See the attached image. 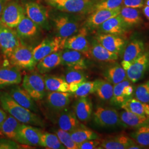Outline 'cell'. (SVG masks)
Wrapping results in <instances>:
<instances>
[{
  "label": "cell",
  "mask_w": 149,
  "mask_h": 149,
  "mask_svg": "<svg viewBox=\"0 0 149 149\" xmlns=\"http://www.w3.org/2000/svg\"><path fill=\"white\" fill-rule=\"evenodd\" d=\"M97 86V80L93 81L83 82L78 87L77 90L72 94L77 98L87 97L90 94L95 92Z\"/></svg>",
  "instance_id": "40"
},
{
  "label": "cell",
  "mask_w": 149,
  "mask_h": 149,
  "mask_svg": "<svg viewBox=\"0 0 149 149\" xmlns=\"http://www.w3.org/2000/svg\"><path fill=\"white\" fill-rule=\"evenodd\" d=\"M0 102L5 111L8 113L19 122L26 124L43 126L44 123L40 118L31 110L17 103L6 92L0 93Z\"/></svg>",
  "instance_id": "1"
},
{
  "label": "cell",
  "mask_w": 149,
  "mask_h": 149,
  "mask_svg": "<svg viewBox=\"0 0 149 149\" xmlns=\"http://www.w3.org/2000/svg\"><path fill=\"white\" fill-rule=\"evenodd\" d=\"M145 5V0H123L122 7L140 8Z\"/></svg>",
  "instance_id": "46"
},
{
  "label": "cell",
  "mask_w": 149,
  "mask_h": 149,
  "mask_svg": "<svg viewBox=\"0 0 149 149\" xmlns=\"http://www.w3.org/2000/svg\"><path fill=\"white\" fill-rule=\"evenodd\" d=\"M25 10L27 17L37 25L42 26L48 19V12L45 8L37 3H27Z\"/></svg>",
  "instance_id": "25"
},
{
  "label": "cell",
  "mask_w": 149,
  "mask_h": 149,
  "mask_svg": "<svg viewBox=\"0 0 149 149\" xmlns=\"http://www.w3.org/2000/svg\"><path fill=\"white\" fill-rule=\"evenodd\" d=\"M85 56L78 51L65 49L61 52V64L70 69L83 70L87 68Z\"/></svg>",
  "instance_id": "12"
},
{
  "label": "cell",
  "mask_w": 149,
  "mask_h": 149,
  "mask_svg": "<svg viewBox=\"0 0 149 149\" xmlns=\"http://www.w3.org/2000/svg\"><path fill=\"white\" fill-rule=\"evenodd\" d=\"M87 32L85 28H82L74 35L68 38L65 42V49L78 51L83 54L86 58L90 59L91 45L87 39Z\"/></svg>",
  "instance_id": "10"
},
{
  "label": "cell",
  "mask_w": 149,
  "mask_h": 149,
  "mask_svg": "<svg viewBox=\"0 0 149 149\" xmlns=\"http://www.w3.org/2000/svg\"><path fill=\"white\" fill-rule=\"evenodd\" d=\"M58 123L60 129L70 133L81 125L74 111L66 108L60 114Z\"/></svg>",
  "instance_id": "23"
},
{
  "label": "cell",
  "mask_w": 149,
  "mask_h": 149,
  "mask_svg": "<svg viewBox=\"0 0 149 149\" xmlns=\"http://www.w3.org/2000/svg\"><path fill=\"white\" fill-rule=\"evenodd\" d=\"M7 117V113L5 112V110H3L1 108H0V128Z\"/></svg>",
  "instance_id": "47"
},
{
  "label": "cell",
  "mask_w": 149,
  "mask_h": 149,
  "mask_svg": "<svg viewBox=\"0 0 149 149\" xmlns=\"http://www.w3.org/2000/svg\"><path fill=\"white\" fill-rule=\"evenodd\" d=\"M92 115L94 123L101 127H124L119 113L114 108L101 106L97 107Z\"/></svg>",
  "instance_id": "2"
},
{
  "label": "cell",
  "mask_w": 149,
  "mask_h": 149,
  "mask_svg": "<svg viewBox=\"0 0 149 149\" xmlns=\"http://www.w3.org/2000/svg\"><path fill=\"white\" fill-rule=\"evenodd\" d=\"M33 50L21 42L9 58L11 64L21 69H33L37 63L34 58Z\"/></svg>",
  "instance_id": "3"
},
{
  "label": "cell",
  "mask_w": 149,
  "mask_h": 149,
  "mask_svg": "<svg viewBox=\"0 0 149 149\" xmlns=\"http://www.w3.org/2000/svg\"><path fill=\"white\" fill-rule=\"evenodd\" d=\"M101 140L100 139L90 140L81 143L78 145V149H98L100 146Z\"/></svg>",
  "instance_id": "44"
},
{
  "label": "cell",
  "mask_w": 149,
  "mask_h": 149,
  "mask_svg": "<svg viewBox=\"0 0 149 149\" xmlns=\"http://www.w3.org/2000/svg\"><path fill=\"white\" fill-rule=\"evenodd\" d=\"M145 52V45L143 41L134 39L129 43L123 52V60L121 65L125 71L130 65Z\"/></svg>",
  "instance_id": "11"
},
{
  "label": "cell",
  "mask_w": 149,
  "mask_h": 149,
  "mask_svg": "<svg viewBox=\"0 0 149 149\" xmlns=\"http://www.w3.org/2000/svg\"><path fill=\"white\" fill-rule=\"evenodd\" d=\"M134 92L132 82L128 79L113 86V95L112 103L116 106H120L123 103L130 98H132Z\"/></svg>",
  "instance_id": "16"
},
{
  "label": "cell",
  "mask_w": 149,
  "mask_h": 149,
  "mask_svg": "<svg viewBox=\"0 0 149 149\" xmlns=\"http://www.w3.org/2000/svg\"><path fill=\"white\" fill-rule=\"evenodd\" d=\"M21 146L11 139H1L0 140V149H20Z\"/></svg>",
  "instance_id": "45"
},
{
  "label": "cell",
  "mask_w": 149,
  "mask_h": 149,
  "mask_svg": "<svg viewBox=\"0 0 149 149\" xmlns=\"http://www.w3.org/2000/svg\"><path fill=\"white\" fill-rule=\"evenodd\" d=\"M128 26L119 15L112 17L98 27L100 33L120 36L127 31Z\"/></svg>",
  "instance_id": "17"
},
{
  "label": "cell",
  "mask_w": 149,
  "mask_h": 149,
  "mask_svg": "<svg viewBox=\"0 0 149 149\" xmlns=\"http://www.w3.org/2000/svg\"><path fill=\"white\" fill-rule=\"evenodd\" d=\"M59 10L75 13L93 11L95 4L91 0H46Z\"/></svg>",
  "instance_id": "5"
},
{
  "label": "cell",
  "mask_w": 149,
  "mask_h": 149,
  "mask_svg": "<svg viewBox=\"0 0 149 149\" xmlns=\"http://www.w3.org/2000/svg\"><path fill=\"white\" fill-rule=\"evenodd\" d=\"M96 40L108 50L118 55L122 54L125 46V40L118 35L100 33Z\"/></svg>",
  "instance_id": "14"
},
{
  "label": "cell",
  "mask_w": 149,
  "mask_h": 149,
  "mask_svg": "<svg viewBox=\"0 0 149 149\" xmlns=\"http://www.w3.org/2000/svg\"><path fill=\"white\" fill-rule=\"evenodd\" d=\"M145 5L149 6V0H145Z\"/></svg>",
  "instance_id": "50"
},
{
  "label": "cell",
  "mask_w": 149,
  "mask_h": 149,
  "mask_svg": "<svg viewBox=\"0 0 149 149\" xmlns=\"http://www.w3.org/2000/svg\"><path fill=\"white\" fill-rule=\"evenodd\" d=\"M71 96L70 92H49L47 95L48 104L54 111H62L69 106Z\"/></svg>",
  "instance_id": "22"
},
{
  "label": "cell",
  "mask_w": 149,
  "mask_h": 149,
  "mask_svg": "<svg viewBox=\"0 0 149 149\" xmlns=\"http://www.w3.org/2000/svg\"><path fill=\"white\" fill-rule=\"evenodd\" d=\"M55 134L66 149H78V145L72 140L70 132L59 129L55 132Z\"/></svg>",
  "instance_id": "41"
},
{
  "label": "cell",
  "mask_w": 149,
  "mask_h": 149,
  "mask_svg": "<svg viewBox=\"0 0 149 149\" xmlns=\"http://www.w3.org/2000/svg\"><path fill=\"white\" fill-rule=\"evenodd\" d=\"M121 8L116 10H98L93 11L87 19V26L90 28H98L108 19L118 15Z\"/></svg>",
  "instance_id": "21"
},
{
  "label": "cell",
  "mask_w": 149,
  "mask_h": 149,
  "mask_svg": "<svg viewBox=\"0 0 149 149\" xmlns=\"http://www.w3.org/2000/svg\"><path fill=\"white\" fill-rule=\"evenodd\" d=\"M79 98L74 103V111L80 122L86 123L90 120L93 114L92 103L88 96Z\"/></svg>",
  "instance_id": "20"
},
{
  "label": "cell",
  "mask_w": 149,
  "mask_h": 149,
  "mask_svg": "<svg viewBox=\"0 0 149 149\" xmlns=\"http://www.w3.org/2000/svg\"><path fill=\"white\" fill-rule=\"evenodd\" d=\"M24 17V11L21 6L13 1L6 4L0 16V22L6 26L16 28Z\"/></svg>",
  "instance_id": "7"
},
{
  "label": "cell",
  "mask_w": 149,
  "mask_h": 149,
  "mask_svg": "<svg viewBox=\"0 0 149 149\" xmlns=\"http://www.w3.org/2000/svg\"><path fill=\"white\" fill-rule=\"evenodd\" d=\"M9 95L22 106L33 112L37 111V107L36 105L34 100L24 89L19 86H15L11 88Z\"/></svg>",
  "instance_id": "24"
},
{
  "label": "cell",
  "mask_w": 149,
  "mask_h": 149,
  "mask_svg": "<svg viewBox=\"0 0 149 149\" xmlns=\"http://www.w3.org/2000/svg\"><path fill=\"white\" fill-rule=\"evenodd\" d=\"M119 116L124 127L137 129L149 124V116H141L124 110Z\"/></svg>",
  "instance_id": "27"
},
{
  "label": "cell",
  "mask_w": 149,
  "mask_h": 149,
  "mask_svg": "<svg viewBox=\"0 0 149 149\" xmlns=\"http://www.w3.org/2000/svg\"><path fill=\"white\" fill-rule=\"evenodd\" d=\"M70 134L72 140L77 144H80L87 140L100 139V136L97 133L86 128L82 125L80 127L70 132Z\"/></svg>",
  "instance_id": "34"
},
{
  "label": "cell",
  "mask_w": 149,
  "mask_h": 149,
  "mask_svg": "<svg viewBox=\"0 0 149 149\" xmlns=\"http://www.w3.org/2000/svg\"><path fill=\"white\" fill-rule=\"evenodd\" d=\"M61 52L50 54L38 62L37 68L40 74H45L56 68L61 63Z\"/></svg>",
  "instance_id": "28"
},
{
  "label": "cell",
  "mask_w": 149,
  "mask_h": 149,
  "mask_svg": "<svg viewBox=\"0 0 149 149\" xmlns=\"http://www.w3.org/2000/svg\"><path fill=\"white\" fill-rule=\"evenodd\" d=\"M134 93L135 98L149 104V80L138 86Z\"/></svg>",
  "instance_id": "43"
},
{
  "label": "cell",
  "mask_w": 149,
  "mask_h": 149,
  "mask_svg": "<svg viewBox=\"0 0 149 149\" xmlns=\"http://www.w3.org/2000/svg\"><path fill=\"white\" fill-rule=\"evenodd\" d=\"M123 0H101L95 4L93 12L98 10H116L122 7Z\"/></svg>",
  "instance_id": "42"
},
{
  "label": "cell",
  "mask_w": 149,
  "mask_h": 149,
  "mask_svg": "<svg viewBox=\"0 0 149 149\" xmlns=\"http://www.w3.org/2000/svg\"><path fill=\"white\" fill-rule=\"evenodd\" d=\"M46 90L49 92H69V86L63 78L53 75L44 77Z\"/></svg>",
  "instance_id": "32"
},
{
  "label": "cell",
  "mask_w": 149,
  "mask_h": 149,
  "mask_svg": "<svg viewBox=\"0 0 149 149\" xmlns=\"http://www.w3.org/2000/svg\"><path fill=\"white\" fill-rule=\"evenodd\" d=\"M16 28L18 37L22 38L33 37L37 32V24L26 16L23 18Z\"/></svg>",
  "instance_id": "33"
},
{
  "label": "cell",
  "mask_w": 149,
  "mask_h": 149,
  "mask_svg": "<svg viewBox=\"0 0 149 149\" xmlns=\"http://www.w3.org/2000/svg\"><path fill=\"white\" fill-rule=\"evenodd\" d=\"M119 15L128 27L139 24L143 21L140 11L134 8L122 7Z\"/></svg>",
  "instance_id": "36"
},
{
  "label": "cell",
  "mask_w": 149,
  "mask_h": 149,
  "mask_svg": "<svg viewBox=\"0 0 149 149\" xmlns=\"http://www.w3.org/2000/svg\"><path fill=\"white\" fill-rule=\"evenodd\" d=\"M120 107L123 110L139 116H149V104L140 101L135 98H130L124 102Z\"/></svg>",
  "instance_id": "31"
},
{
  "label": "cell",
  "mask_w": 149,
  "mask_h": 149,
  "mask_svg": "<svg viewBox=\"0 0 149 149\" xmlns=\"http://www.w3.org/2000/svg\"><path fill=\"white\" fill-rule=\"evenodd\" d=\"M7 4V0H0V16Z\"/></svg>",
  "instance_id": "49"
},
{
  "label": "cell",
  "mask_w": 149,
  "mask_h": 149,
  "mask_svg": "<svg viewBox=\"0 0 149 149\" xmlns=\"http://www.w3.org/2000/svg\"><path fill=\"white\" fill-rule=\"evenodd\" d=\"M136 144L133 139L124 134L110 136L102 140L101 149H128L132 145Z\"/></svg>",
  "instance_id": "18"
},
{
  "label": "cell",
  "mask_w": 149,
  "mask_h": 149,
  "mask_svg": "<svg viewBox=\"0 0 149 149\" xmlns=\"http://www.w3.org/2000/svg\"><path fill=\"white\" fill-rule=\"evenodd\" d=\"M22 80L21 73L17 68H0V87L18 85Z\"/></svg>",
  "instance_id": "26"
},
{
  "label": "cell",
  "mask_w": 149,
  "mask_h": 149,
  "mask_svg": "<svg viewBox=\"0 0 149 149\" xmlns=\"http://www.w3.org/2000/svg\"><path fill=\"white\" fill-rule=\"evenodd\" d=\"M22 87L35 101L42 100L46 94L44 77L37 72L26 74L22 81Z\"/></svg>",
  "instance_id": "4"
},
{
  "label": "cell",
  "mask_w": 149,
  "mask_h": 149,
  "mask_svg": "<svg viewBox=\"0 0 149 149\" xmlns=\"http://www.w3.org/2000/svg\"><path fill=\"white\" fill-rule=\"evenodd\" d=\"M104 72L106 80L111 83L113 85H117L124 80L128 79L125 70L120 64L112 63Z\"/></svg>",
  "instance_id": "29"
},
{
  "label": "cell",
  "mask_w": 149,
  "mask_h": 149,
  "mask_svg": "<svg viewBox=\"0 0 149 149\" xmlns=\"http://www.w3.org/2000/svg\"><path fill=\"white\" fill-rule=\"evenodd\" d=\"M130 136L142 147H149V124L136 129Z\"/></svg>",
  "instance_id": "39"
},
{
  "label": "cell",
  "mask_w": 149,
  "mask_h": 149,
  "mask_svg": "<svg viewBox=\"0 0 149 149\" xmlns=\"http://www.w3.org/2000/svg\"><path fill=\"white\" fill-rule=\"evenodd\" d=\"M113 86L114 85L106 80L98 79L97 80V86L95 93L100 100L112 103Z\"/></svg>",
  "instance_id": "37"
},
{
  "label": "cell",
  "mask_w": 149,
  "mask_h": 149,
  "mask_svg": "<svg viewBox=\"0 0 149 149\" xmlns=\"http://www.w3.org/2000/svg\"><path fill=\"white\" fill-rule=\"evenodd\" d=\"M90 58L100 62L113 63L118 59V55L108 50L96 40L92 42L90 46Z\"/></svg>",
  "instance_id": "19"
},
{
  "label": "cell",
  "mask_w": 149,
  "mask_h": 149,
  "mask_svg": "<svg viewBox=\"0 0 149 149\" xmlns=\"http://www.w3.org/2000/svg\"><path fill=\"white\" fill-rule=\"evenodd\" d=\"M66 39L58 36L44 39L33 50V56L36 62L38 63L48 55L65 49Z\"/></svg>",
  "instance_id": "6"
},
{
  "label": "cell",
  "mask_w": 149,
  "mask_h": 149,
  "mask_svg": "<svg viewBox=\"0 0 149 149\" xmlns=\"http://www.w3.org/2000/svg\"><path fill=\"white\" fill-rule=\"evenodd\" d=\"M42 132L37 128L22 123L19 129L16 141L28 146H39Z\"/></svg>",
  "instance_id": "13"
},
{
  "label": "cell",
  "mask_w": 149,
  "mask_h": 149,
  "mask_svg": "<svg viewBox=\"0 0 149 149\" xmlns=\"http://www.w3.org/2000/svg\"><path fill=\"white\" fill-rule=\"evenodd\" d=\"M20 43L17 32L0 22V48L5 56L9 58Z\"/></svg>",
  "instance_id": "8"
},
{
  "label": "cell",
  "mask_w": 149,
  "mask_h": 149,
  "mask_svg": "<svg viewBox=\"0 0 149 149\" xmlns=\"http://www.w3.org/2000/svg\"><path fill=\"white\" fill-rule=\"evenodd\" d=\"M39 146L48 149H66L56 134L43 132L40 135Z\"/></svg>",
  "instance_id": "38"
},
{
  "label": "cell",
  "mask_w": 149,
  "mask_h": 149,
  "mask_svg": "<svg viewBox=\"0 0 149 149\" xmlns=\"http://www.w3.org/2000/svg\"><path fill=\"white\" fill-rule=\"evenodd\" d=\"M143 11L144 15L149 21V6L146 5L145 6L143 9Z\"/></svg>",
  "instance_id": "48"
},
{
  "label": "cell",
  "mask_w": 149,
  "mask_h": 149,
  "mask_svg": "<svg viewBox=\"0 0 149 149\" xmlns=\"http://www.w3.org/2000/svg\"><path fill=\"white\" fill-rule=\"evenodd\" d=\"M58 36L68 39L79 31V24L77 22L66 16H59L54 19Z\"/></svg>",
  "instance_id": "15"
},
{
  "label": "cell",
  "mask_w": 149,
  "mask_h": 149,
  "mask_svg": "<svg viewBox=\"0 0 149 149\" xmlns=\"http://www.w3.org/2000/svg\"><path fill=\"white\" fill-rule=\"evenodd\" d=\"M65 80L69 86V92L73 93L79 86L86 80V75L82 70L70 69L67 71Z\"/></svg>",
  "instance_id": "35"
},
{
  "label": "cell",
  "mask_w": 149,
  "mask_h": 149,
  "mask_svg": "<svg viewBox=\"0 0 149 149\" xmlns=\"http://www.w3.org/2000/svg\"><path fill=\"white\" fill-rule=\"evenodd\" d=\"M149 70V52H146L136 59L127 70L128 80L135 83L142 79Z\"/></svg>",
  "instance_id": "9"
},
{
  "label": "cell",
  "mask_w": 149,
  "mask_h": 149,
  "mask_svg": "<svg viewBox=\"0 0 149 149\" xmlns=\"http://www.w3.org/2000/svg\"><path fill=\"white\" fill-rule=\"evenodd\" d=\"M22 123L11 115L7 116L0 128V133L7 138L16 141Z\"/></svg>",
  "instance_id": "30"
}]
</instances>
